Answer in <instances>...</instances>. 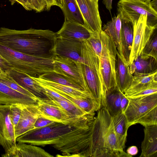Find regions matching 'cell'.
Masks as SVG:
<instances>
[{
  "mask_svg": "<svg viewBox=\"0 0 157 157\" xmlns=\"http://www.w3.org/2000/svg\"><path fill=\"white\" fill-rule=\"evenodd\" d=\"M100 35L102 46L101 54L99 58L104 87L103 100L106 93L117 87L116 61L118 52L110 36L102 30Z\"/></svg>",
  "mask_w": 157,
  "mask_h": 157,
  "instance_id": "52a82bcc",
  "label": "cell"
},
{
  "mask_svg": "<svg viewBox=\"0 0 157 157\" xmlns=\"http://www.w3.org/2000/svg\"><path fill=\"white\" fill-rule=\"evenodd\" d=\"M133 37V26L131 22L121 19V37L124 58L128 64Z\"/></svg>",
  "mask_w": 157,
  "mask_h": 157,
  "instance_id": "4316f807",
  "label": "cell"
},
{
  "mask_svg": "<svg viewBox=\"0 0 157 157\" xmlns=\"http://www.w3.org/2000/svg\"><path fill=\"white\" fill-rule=\"evenodd\" d=\"M131 73L147 74L157 70V60L152 57L140 54L129 65Z\"/></svg>",
  "mask_w": 157,
  "mask_h": 157,
  "instance_id": "d4e9b609",
  "label": "cell"
},
{
  "mask_svg": "<svg viewBox=\"0 0 157 157\" xmlns=\"http://www.w3.org/2000/svg\"><path fill=\"white\" fill-rule=\"evenodd\" d=\"M140 157H157V124L144 126Z\"/></svg>",
  "mask_w": 157,
  "mask_h": 157,
  "instance_id": "ffe728a7",
  "label": "cell"
},
{
  "mask_svg": "<svg viewBox=\"0 0 157 157\" xmlns=\"http://www.w3.org/2000/svg\"><path fill=\"white\" fill-rule=\"evenodd\" d=\"M6 72L20 86L36 97L39 101L49 104L53 103L45 94L42 87L32 76L13 68Z\"/></svg>",
  "mask_w": 157,
  "mask_h": 157,
  "instance_id": "4fadbf2b",
  "label": "cell"
},
{
  "mask_svg": "<svg viewBox=\"0 0 157 157\" xmlns=\"http://www.w3.org/2000/svg\"><path fill=\"white\" fill-rule=\"evenodd\" d=\"M150 3L153 8L157 11V0H152L150 2Z\"/></svg>",
  "mask_w": 157,
  "mask_h": 157,
  "instance_id": "7dc6e473",
  "label": "cell"
},
{
  "mask_svg": "<svg viewBox=\"0 0 157 157\" xmlns=\"http://www.w3.org/2000/svg\"><path fill=\"white\" fill-rule=\"evenodd\" d=\"M2 71V70H1V69L0 68V73H1Z\"/></svg>",
  "mask_w": 157,
  "mask_h": 157,
  "instance_id": "f907efd6",
  "label": "cell"
},
{
  "mask_svg": "<svg viewBox=\"0 0 157 157\" xmlns=\"http://www.w3.org/2000/svg\"><path fill=\"white\" fill-rule=\"evenodd\" d=\"M84 19V26L90 35L99 33L102 30V21L96 0H76Z\"/></svg>",
  "mask_w": 157,
  "mask_h": 157,
  "instance_id": "8fae6325",
  "label": "cell"
},
{
  "mask_svg": "<svg viewBox=\"0 0 157 157\" xmlns=\"http://www.w3.org/2000/svg\"><path fill=\"white\" fill-rule=\"evenodd\" d=\"M46 4V9L49 10L51 7L53 6H56V3L54 0H44Z\"/></svg>",
  "mask_w": 157,
  "mask_h": 157,
  "instance_id": "7bdbcfd3",
  "label": "cell"
},
{
  "mask_svg": "<svg viewBox=\"0 0 157 157\" xmlns=\"http://www.w3.org/2000/svg\"><path fill=\"white\" fill-rule=\"evenodd\" d=\"M116 70L117 87L124 93L130 86L133 75L130 72L129 65L122 60L118 52L116 54Z\"/></svg>",
  "mask_w": 157,
  "mask_h": 157,
  "instance_id": "603a6c76",
  "label": "cell"
},
{
  "mask_svg": "<svg viewBox=\"0 0 157 157\" xmlns=\"http://www.w3.org/2000/svg\"><path fill=\"white\" fill-rule=\"evenodd\" d=\"M33 10L40 12L46 8V4L44 0H31Z\"/></svg>",
  "mask_w": 157,
  "mask_h": 157,
  "instance_id": "74e56055",
  "label": "cell"
},
{
  "mask_svg": "<svg viewBox=\"0 0 157 157\" xmlns=\"http://www.w3.org/2000/svg\"><path fill=\"white\" fill-rule=\"evenodd\" d=\"M3 157H52L41 148L36 146L18 142L8 152L2 155Z\"/></svg>",
  "mask_w": 157,
  "mask_h": 157,
  "instance_id": "ac0fdd59",
  "label": "cell"
},
{
  "mask_svg": "<svg viewBox=\"0 0 157 157\" xmlns=\"http://www.w3.org/2000/svg\"><path fill=\"white\" fill-rule=\"evenodd\" d=\"M93 120V117L88 116L70 123L56 122L31 130L17 137L16 141L42 147L50 145L58 150L66 144L72 132L91 123Z\"/></svg>",
  "mask_w": 157,
  "mask_h": 157,
  "instance_id": "3957f363",
  "label": "cell"
},
{
  "mask_svg": "<svg viewBox=\"0 0 157 157\" xmlns=\"http://www.w3.org/2000/svg\"><path fill=\"white\" fill-rule=\"evenodd\" d=\"M61 10L65 20L75 21L84 25L83 18L76 0H63Z\"/></svg>",
  "mask_w": 157,
  "mask_h": 157,
  "instance_id": "83f0119b",
  "label": "cell"
},
{
  "mask_svg": "<svg viewBox=\"0 0 157 157\" xmlns=\"http://www.w3.org/2000/svg\"><path fill=\"white\" fill-rule=\"evenodd\" d=\"M127 98L128 103L123 113L129 127L136 124L144 126L157 124V93Z\"/></svg>",
  "mask_w": 157,
  "mask_h": 157,
  "instance_id": "8992f818",
  "label": "cell"
},
{
  "mask_svg": "<svg viewBox=\"0 0 157 157\" xmlns=\"http://www.w3.org/2000/svg\"><path fill=\"white\" fill-rule=\"evenodd\" d=\"M121 26V19L118 13L104 24L102 30L112 38L121 59L124 63L128 65L124 58L122 48Z\"/></svg>",
  "mask_w": 157,
  "mask_h": 157,
  "instance_id": "d6986e66",
  "label": "cell"
},
{
  "mask_svg": "<svg viewBox=\"0 0 157 157\" xmlns=\"http://www.w3.org/2000/svg\"><path fill=\"white\" fill-rule=\"evenodd\" d=\"M113 0H103L102 3L106 8L110 12L112 8V4Z\"/></svg>",
  "mask_w": 157,
  "mask_h": 157,
  "instance_id": "b9f144b4",
  "label": "cell"
},
{
  "mask_svg": "<svg viewBox=\"0 0 157 157\" xmlns=\"http://www.w3.org/2000/svg\"><path fill=\"white\" fill-rule=\"evenodd\" d=\"M127 153L132 157L136 155L138 153L137 147L136 146H132L128 148L126 151Z\"/></svg>",
  "mask_w": 157,
  "mask_h": 157,
  "instance_id": "60d3db41",
  "label": "cell"
},
{
  "mask_svg": "<svg viewBox=\"0 0 157 157\" xmlns=\"http://www.w3.org/2000/svg\"><path fill=\"white\" fill-rule=\"evenodd\" d=\"M141 54L152 57L157 60V29L154 31Z\"/></svg>",
  "mask_w": 157,
  "mask_h": 157,
  "instance_id": "d6a6232c",
  "label": "cell"
},
{
  "mask_svg": "<svg viewBox=\"0 0 157 157\" xmlns=\"http://www.w3.org/2000/svg\"><path fill=\"white\" fill-rule=\"evenodd\" d=\"M27 0L28 3H29V5L33 9V6L32 5V4H31V0Z\"/></svg>",
  "mask_w": 157,
  "mask_h": 157,
  "instance_id": "c3c4849f",
  "label": "cell"
},
{
  "mask_svg": "<svg viewBox=\"0 0 157 157\" xmlns=\"http://www.w3.org/2000/svg\"><path fill=\"white\" fill-rule=\"evenodd\" d=\"M147 15H141L133 24V37L129 66L140 55L154 31L157 28L147 25Z\"/></svg>",
  "mask_w": 157,
  "mask_h": 157,
  "instance_id": "9c48e42d",
  "label": "cell"
},
{
  "mask_svg": "<svg viewBox=\"0 0 157 157\" xmlns=\"http://www.w3.org/2000/svg\"><path fill=\"white\" fill-rule=\"evenodd\" d=\"M24 3L25 6V9L27 10H33L32 8L29 5L27 0H21Z\"/></svg>",
  "mask_w": 157,
  "mask_h": 157,
  "instance_id": "ee69618b",
  "label": "cell"
},
{
  "mask_svg": "<svg viewBox=\"0 0 157 157\" xmlns=\"http://www.w3.org/2000/svg\"><path fill=\"white\" fill-rule=\"evenodd\" d=\"M56 37V33L49 29L0 28V44L14 51L46 58L55 55Z\"/></svg>",
  "mask_w": 157,
  "mask_h": 157,
  "instance_id": "6da1fadb",
  "label": "cell"
},
{
  "mask_svg": "<svg viewBox=\"0 0 157 157\" xmlns=\"http://www.w3.org/2000/svg\"><path fill=\"white\" fill-rule=\"evenodd\" d=\"M0 54L12 68L34 77L54 72L53 59L33 56L13 51L0 44Z\"/></svg>",
  "mask_w": 157,
  "mask_h": 157,
  "instance_id": "5b68a950",
  "label": "cell"
},
{
  "mask_svg": "<svg viewBox=\"0 0 157 157\" xmlns=\"http://www.w3.org/2000/svg\"><path fill=\"white\" fill-rule=\"evenodd\" d=\"M117 6L118 13L122 20L133 25L141 15H147V25L157 27V11L150 2L140 0H119Z\"/></svg>",
  "mask_w": 157,
  "mask_h": 157,
  "instance_id": "ba28073f",
  "label": "cell"
},
{
  "mask_svg": "<svg viewBox=\"0 0 157 157\" xmlns=\"http://www.w3.org/2000/svg\"><path fill=\"white\" fill-rule=\"evenodd\" d=\"M124 94L117 87L105 94L102 101V107H105L112 116L121 112V101Z\"/></svg>",
  "mask_w": 157,
  "mask_h": 157,
  "instance_id": "484cf974",
  "label": "cell"
},
{
  "mask_svg": "<svg viewBox=\"0 0 157 157\" xmlns=\"http://www.w3.org/2000/svg\"><path fill=\"white\" fill-rule=\"evenodd\" d=\"M37 108L39 116L56 122L65 123H70L76 121L87 115L78 117H71L54 103L51 104L39 101Z\"/></svg>",
  "mask_w": 157,
  "mask_h": 157,
  "instance_id": "9a60e30c",
  "label": "cell"
},
{
  "mask_svg": "<svg viewBox=\"0 0 157 157\" xmlns=\"http://www.w3.org/2000/svg\"><path fill=\"white\" fill-rule=\"evenodd\" d=\"M56 33L58 36L81 40H87L90 35L84 25L71 20H65L61 29Z\"/></svg>",
  "mask_w": 157,
  "mask_h": 157,
  "instance_id": "44dd1931",
  "label": "cell"
},
{
  "mask_svg": "<svg viewBox=\"0 0 157 157\" xmlns=\"http://www.w3.org/2000/svg\"><path fill=\"white\" fill-rule=\"evenodd\" d=\"M52 59L55 72L75 82L91 94L83 74L81 63L56 55Z\"/></svg>",
  "mask_w": 157,
  "mask_h": 157,
  "instance_id": "30bf717a",
  "label": "cell"
},
{
  "mask_svg": "<svg viewBox=\"0 0 157 157\" xmlns=\"http://www.w3.org/2000/svg\"><path fill=\"white\" fill-rule=\"evenodd\" d=\"M100 33L91 34L90 37L87 40L99 57L101 55L102 49Z\"/></svg>",
  "mask_w": 157,
  "mask_h": 157,
  "instance_id": "e575fe53",
  "label": "cell"
},
{
  "mask_svg": "<svg viewBox=\"0 0 157 157\" xmlns=\"http://www.w3.org/2000/svg\"><path fill=\"white\" fill-rule=\"evenodd\" d=\"M39 102L37 98L22 94L0 82V104L21 103L38 105Z\"/></svg>",
  "mask_w": 157,
  "mask_h": 157,
  "instance_id": "e0dca14e",
  "label": "cell"
},
{
  "mask_svg": "<svg viewBox=\"0 0 157 157\" xmlns=\"http://www.w3.org/2000/svg\"><path fill=\"white\" fill-rule=\"evenodd\" d=\"M38 77L60 84L69 86L79 90L86 91L75 82L54 72H47Z\"/></svg>",
  "mask_w": 157,
  "mask_h": 157,
  "instance_id": "4dcf8cb0",
  "label": "cell"
},
{
  "mask_svg": "<svg viewBox=\"0 0 157 157\" xmlns=\"http://www.w3.org/2000/svg\"><path fill=\"white\" fill-rule=\"evenodd\" d=\"M128 103V98L124 94L123 95L121 101V110L123 113L126 109Z\"/></svg>",
  "mask_w": 157,
  "mask_h": 157,
  "instance_id": "ab89813d",
  "label": "cell"
},
{
  "mask_svg": "<svg viewBox=\"0 0 157 157\" xmlns=\"http://www.w3.org/2000/svg\"><path fill=\"white\" fill-rule=\"evenodd\" d=\"M0 82L12 89L23 94L33 97V95L20 86L6 72L2 71L0 73Z\"/></svg>",
  "mask_w": 157,
  "mask_h": 157,
  "instance_id": "1f68e13d",
  "label": "cell"
},
{
  "mask_svg": "<svg viewBox=\"0 0 157 157\" xmlns=\"http://www.w3.org/2000/svg\"><path fill=\"white\" fill-rule=\"evenodd\" d=\"M83 40L57 36L55 55L82 63L81 51Z\"/></svg>",
  "mask_w": 157,
  "mask_h": 157,
  "instance_id": "5bb4252c",
  "label": "cell"
},
{
  "mask_svg": "<svg viewBox=\"0 0 157 157\" xmlns=\"http://www.w3.org/2000/svg\"><path fill=\"white\" fill-rule=\"evenodd\" d=\"M10 105L0 104V145L5 153L16 144L15 130L10 117Z\"/></svg>",
  "mask_w": 157,
  "mask_h": 157,
  "instance_id": "7c38bea8",
  "label": "cell"
},
{
  "mask_svg": "<svg viewBox=\"0 0 157 157\" xmlns=\"http://www.w3.org/2000/svg\"><path fill=\"white\" fill-rule=\"evenodd\" d=\"M48 97L56 105L71 117H78L89 114L67 99Z\"/></svg>",
  "mask_w": 157,
  "mask_h": 157,
  "instance_id": "f546056e",
  "label": "cell"
},
{
  "mask_svg": "<svg viewBox=\"0 0 157 157\" xmlns=\"http://www.w3.org/2000/svg\"><path fill=\"white\" fill-rule=\"evenodd\" d=\"M11 68L10 64L0 54V68L2 71L6 72Z\"/></svg>",
  "mask_w": 157,
  "mask_h": 157,
  "instance_id": "f35d334b",
  "label": "cell"
},
{
  "mask_svg": "<svg viewBox=\"0 0 157 157\" xmlns=\"http://www.w3.org/2000/svg\"><path fill=\"white\" fill-rule=\"evenodd\" d=\"M132 75L131 83L124 93L125 96L157 84V70L147 74L135 73Z\"/></svg>",
  "mask_w": 157,
  "mask_h": 157,
  "instance_id": "7402d4cb",
  "label": "cell"
},
{
  "mask_svg": "<svg viewBox=\"0 0 157 157\" xmlns=\"http://www.w3.org/2000/svg\"><path fill=\"white\" fill-rule=\"evenodd\" d=\"M56 122L39 116L35 122L34 129L43 128Z\"/></svg>",
  "mask_w": 157,
  "mask_h": 157,
  "instance_id": "8d00e7d4",
  "label": "cell"
},
{
  "mask_svg": "<svg viewBox=\"0 0 157 157\" xmlns=\"http://www.w3.org/2000/svg\"><path fill=\"white\" fill-rule=\"evenodd\" d=\"M157 93V84L144 89L137 92L125 96L128 98H134Z\"/></svg>",
  "mask_w": 157,
  "mask_h": 157,
  "instance_id": "d590c367",
  "label": "cell"
},
{
  "mask_svg": "<svg viewBox=\"0 0 157 157\" xmlns=\"http://www.w3.org/2000/svg\"><path fill=\"white\" fill-rule=\"evenodd\" d=\"M24 104L21 103L10 105V117L14 130L19 122Z\"/></svg>",
  "mask_w": 157,
  "mask_h": 157,
  "instance_id": "836d02e7",
  "label": "cell"
},
{
  "mask_svg": "<svg viewBox=\"0 0 157 157\" xmlns=\"http://www.w3.org/2000/svg\"><path fill=\"white\" fill-rule=\"evenodd\" d=\"M56 3V6H59L61 9L62 8L63 5V0H54Z\"/></svg>",
  "mask_w": 157,
  "mask_h": 157,
  "instance_id": "bcb514c9",
  "label": "cell"
},
{
  "mask_svg": "<svg viewBox=\"0 0 157 157\" xmlns=\"http://www.w3.org/2000/svg\"><path fill=\"white\" fill-rule=\"evenodd\" d=\"M37 105H24L20 120L15 130L16 139L34 128L35 122L39 116Z\"/></svg>",
  "mask_w": 157,
  "mask_h": 157,
  "instance_id": "2e32d148",
  "label": "cell"
},
{
  "mask_svg": "<svg viewBox=\"0 0 157 157\" xmlns=\"http://www.w3.org/2000/svg\"><path fill=\"white\" fill-rule=\"evenodd\" d=\"M82 71L98 110L102 107L104 87L99 56L87 40L82 41L81 51Z\"/></svg>",
  "mask_w": 157,
  "mask_h": 157,
  "instance_id": "277c9868",
  "label": "cell"
},
{
  "mask_svg": "<svg viewBox=\"0 0 157 157\" xmlns=\"http://www.w3.org/2000/svg\"><path fill=\"white\" fill-rule=\"evenodd\" d=\"M10 1L12 5H13L16 2L20 4L25 9V5L21 0H10Z\"/></svg>",
  "mask_w": 157,
  "mask_h": 157,
  "instance_id": "f6af8a7d",
  "label": "cell"
},
{
  "mask_svg": "<svg viewBox=\"0 0 157 157\" xmlns=\"http://www.w3.org/2000/svg\"><path fill=\"white\" fill-rule=\"evenodd\" d=\"M91 157H132L124 151L114 129L112 116L106 109L98 110L92 124Z\"/></svg>",
  "mask_w": 157,
  "mask_h": 157,
  "instance_id": "7a4b0ae2",
  "label": "cell"
},
{
  "mask_svg": "<svg viewBox=\"0 0 157 157\" xmlns=\"http://www.w3.org/2000/svg\"><path fill=\"white\" fill-rule=\"evenodd\" d=\"M141 1L146 2L148 3H150L151 2V0H140Z\"/></svg>",
  "mask_w": 157,
  "mask_h": 157,
  "instance_id": "681fc988",
  "label": "cell"
},
{
  "mask_svg": "<svg viewBox=\"0 0 157 157\" xmlns=\"http://www.w3.org/2000/svg\"><path fill=\"white\" fill-rule=\"evenodd\" d=\"M114 129L122 145L125 147L129 127L127 119L122 112L112 116Z\"/></svg>",
  "mask_w": 157,
  "mask_h": 157,
  "instance_id": "f1b7e54d",
  "label": "cell"
},
{
  "mask_svg": "<svg viewBox=\"0 0 157 157\" xmlns=\"http://www.w3.org/2000/svg\"><path fill=\"white\" fill-rule=\"evenodd\" d=\"M32 77L37 82L44 84L55 91L62 92L80 98H93L91 94L87 91L79 90L69 86L60 84L39 77Z\"/></svg>",
  "mask_w": 157,
  "mask_h": 157,
  "instance_id": "cb8c5ba5",
  "label": "cell"
}]
</instances>
